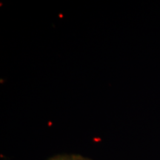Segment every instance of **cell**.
I'll return each mask as SVG.
<instances>
[{
  "mask_svg": "<svg viewBox=\"0 0 160 160\" xmlns=\"http://www.w3.org/2000/svg\"><path fill=\"white\" fill-rule=\"evenodd\" d=\"M80 156L77 155H59L54 157L49 160H78Z\"/></svg>",
  "mask_w": 160,
  "mask_h": 160,
  "instance_id": "obj_1",
  "label": "cell"
},
{
  "mask_svg": "<svg viewBox=\"0 0 160 160\" xmlns=\"http://www.w3.org/2000/svg\"><path fill=\"white\" fill-rule=\"evenodd\" d=\"M78 160H90V159H85V158H83V157H80L79 159H78Z\"/></svg>",
  "mask_w": 160,
  "mask_h": 160,
  "instance_id": "obj_2",
  "label": "cell"
}]
</instances>
